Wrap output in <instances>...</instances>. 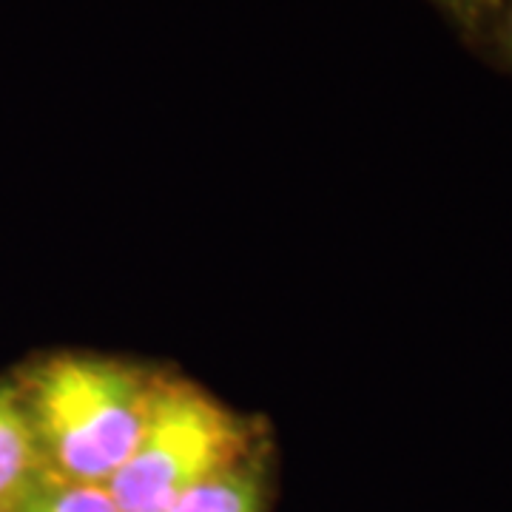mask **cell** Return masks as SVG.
Returning <instances> with one entry per match:
<instances>
[{
  "label": "cell",
  "mask_w": 512,
  "mask_h": 512,
  "mask_svg": "<svg viewBox=\"0 0 512 512\" xmlns=\"http://www.w3.org/2000/svg\"><path fill=\"white\" fill-rule=\"evenodd\" d=\"M154 384L134 367L83 356L37 367L23 404L46 473L106 487L143 433Z\"/></svg>",
  "instance_id": "1"
},
{
  "label": "cell",
  "mask_w": 512,
  "mask_h": 512,
  "mask_svg": "<svg viewBox=\"0 0 512 512\" xmlns=\"http://www.w3.org/2000/svg\"><path fill=\"white\" fill-rule=\"evenodd\" d=\"M245 444L234 413L188 384H154L143 433L106 493L120 512H165L185 493L234 470Z\"/></svg>",
  "instance_id": "2"
},
{
  "label": "cell",
  "mask_w": 512,
  "mask_h": 512,
  "mask_svg": "<svg viewBox=\"0 0 512 512\" xmlns=\"http://www.w3.org/2000/svg\"><path fill=\"white\" fill-rule=\"evenodd\" d=\"M46 473L35 427L18 393L0 387V512H12Z\"/></svg>",
  "instance_id": "3"
},
{
  "label": "cell",
  "mask_w": 512,
  "mask_h": 512,
  "mask_svg": "<svg viewBox=\"0 0 512 512\" xmlns=\"http://www.w3.org/2000/svg\"><path fill=\"white\" fill-rule=\"evenodd\" d=\"M165 512H259V484L245 470H225L185 493Z\"/></svg>",
  "instance_id": "4"
},
{
  "label": "cell",
  "mask_w": 512,
  "mask_h": 512,
  "mask_svg": "<svg viewBox=\"0 0 512 512\" xmlns=\"http://www.w3.org/2000/svg\"><path fill=\"white\" fill-rule=\"evenodd\" d=\"M12 512H120L114 507L106 487L72 484L43 473L29 495Z\"/></svg>",
  "instance_id": "5"
},
{
  "label": "cell",
  "mask_w": 512,
  "mask_h": 512,
  "mask_svg": "<svg viewBox=\"0 0 512 512\" xmlns=\"http://www.w3.org/2000/svg\"><path fill=\"white\" fill-rule=\"evenodd\" d=\"M510 32H512V20H510Z\"/></svg>",
  "instance_id": "6"
}]
</instances>
